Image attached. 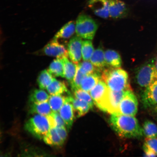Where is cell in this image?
<instances>
[{"label":"cell","instance_id":"obj_1","mask_svg":"<svg viewBox=\"0 0 157 157\" xmlns=\"http://www.w3.org/2000/svg\"><path fill=\"white\" fill-rule=\"evenodd\" d=\"M109 121L112 127L120 136L140 138L143 136L142 128L134 117L113 114H111Z\"/></svg>","mask_w":157,"mask_h":157},{"label":"cell","instance_id":"obj_2","mask_svg":"<svg viewBox=\"0 0 157 157\" xmlns=\"http://www.w3.org/2000/svg\"><path fill=\"white\" fill-rule=\"evenodd\" d=\"M101 79L115 91H132L127 72L120 68L107 67L102 72Z\"/></svg>","mask_w":157,"mask_h":157},{"label":"cell","instance_id":"obj_3","mask_svg":"<svg viewBox=\"0 0 157 157\" xmlns=\"http://www.w3.org/2000/svg\"><path fill=\"white\" fill-rule=\"evenodd\" d=\"M135 79L137 85L145 89L157 80L155 59H151L137 68Z\"/></svg>","mask_w":157,"mask_h":157},{"label":"cell","instance_id":"obj_4","mask_svg":"<svg viewBox=\"0 0 157 157\" xmlns=\"http://www.w3.org/2000/svg\"><path fill=\"white\" fill-rule=\"evenodd\" d=\"M25 127L33 136L41 139H44L51 126L48 117L37 114L27 121Z\"/></svg>","mask_w":157,"mask_h":157},{"label":"cell","instance_id":"obj_5","mask_svg":"<svg viewBox=\"0 0 157 157\" xmlns=\"http://www.w3.org/2000/svg\"><path fill=\"white\" fill-rule=\"evenodd\" d=\"M98 25L91 17L86 15H80L76 20L75 32L77 36L85 40H92L98 29Z\"/></svg>","mask_w":157,"mask_h":157},{"label":"cell","instance_id":"obj_6","mask_svg":"<svg viewBox=\"0 0 157 157\" xmlns=\"http://www.w3.org/2000/svg\"><path fill=\"white\" fill-rule=\"evenodd\" d=\"M138 101L132 91H125L117 114L134 117L138 110Z\"/></svg>","mask_w":157,"mask_h":157},{"label":"cell","instance_id":"obj_7","mask_svg":"<svg viewBox=\"0 0 157 157\" xmlns=\"http://www.w3.org/2000/svg\"><path fill=\"white\" fill-rule=\"evenodd\" d=\"M125 91H115L109 89L102 111L111 114H117L120 104Z\"/></svg>","mask_w":157,"mask_h":157},{"label":"cell","instance_id":"obj_8","mask_svg":"<svg viewBox=\"0 0 157 157\" xmlns=\"http://www.w3.org/2000/svg\"><path fill=\"white\" fill-rule=\"evenodd\" d=\"M82 38L76 35L70 39L68 44L67 51L69 58L75 63H79L82 58Z\"/></svg>","mask_w":157,"mask_h":157},{"label":"cell","instance_id":"obj_9","mask_svg":"<svg viewBox=\"0 0 157 157\" xmlns=\"http://www.w3.org/2000/svg\"><path fill=\"white\" fill-rule=\"evenodd\" d=\"M109 90L106 84L101 79L89 92L94 104L99 109L105 101Z\"/></svg>","mask_w":157,"mask_h":157},{"label":"cell","instance_id":"obj_10","mask_svg":"<svg viewBox=\"0 0 157 157\" xmlns=\"http://www.w3.org/2000/svg\"><path fill=\"white\" fill-rule=\"evenodd\" d=\"M87 4L98 17L104 19L109 17V0H88Z\"/></svg>","mask_w":157,"mask_h":157},{"label":"cell","instance_id":"obj_11","mask_svg":"<svg viewBox=\"0 0 157 157\" xmlns=\"http://www.w3.org/2000/svg\"><path fill=\"white\" fill-rule=\"evenodd\" d=\"M43 52L46 56L56 57V58L68 56L67 50L64 45L54 39L44 46Z\"/></svg>","mask_w":157,"mask_h":157},{"label":"cell","instance_id":"obj_12","mask_svg":"<svg viewBox=\"0 0 157 157\" xmlns=\"http://www.w3.org/2000/svg\"><path fill=\"white\" fill-rule=\"evenodd\" d=\"M109 16L113 19L124 17L128 13V8L124 2L121 0H109Z\"/></svg>","mask_w":157,"mask_h":157},{"label":"cell","instance_id":"obj_13","mask_svg":"<svg viewBox=\"0 0 157 157\" xmlns=\"http://www.w3.org/2000/svg\"><path fill=\"white\" fill-rule=\"evenodd\" d=\"M142 99L145 107L157 106V80L145 89Z\"/></svg>","mask_w":157,"mask_h":157},{"label":"cell","instance_id":"obj_14","mask_svg":"<svg viewBox=\"0 0 157 157\" xmlns=\"http://www.w3.org/2000/svg\"><path fill=\"white\" fill-rule=\"evenodd\" d=\"M60 116L65 123L68 131L71 128L75 118L74 110L72 104L67 101L59 111Z\"/></svg>","mask_w":157,"mask_h":157},{"label":"cell","instance_id":"obj_15","mask_svg":"<svg viewBox=\"0 0 157 157\" xmlns=\"http://www.w3.org/2000/svg\"><path fill=\"white\" fill-rule=\"evenodd\" d=\"M70 102L73 105L75 118L83 116L91 109V106L86 101L72 96L70 97Z\"/></svg>","mask_w":157,"mask_h":157},{"label":"cell","instance_id":"obj_16","mask_svg":"<svg viewBox=\"0 0 157 157\" xmlns=\"http://www.w3.org/2000/svg\"><path fill=\"white\" fill-rule=\"evenodd\" d=\"M105 52L101 47H99L94 50L90 59V61L99 72L109 67L105 62Z\"/></svg>","mask_w":157,"mask_h":157},{"label":"cell","instance_id":"obj_17","mask_svg":"<svg viewBox=\"0 0 157 157\" xmlns=\"http://www.w3.org/2000/svg\"><path fill=\"white\" fill-rule=\"evenodd\" d=\"M68 56L63 57L64 64V78L67 80L70 84L73 82L77 69V64L75 63L70 60Z\"/></svg>","mask_w":157,"mask_h":157},{"label":"cell","instance_id":"obj_18","mask_svg":"<svg viewBox=\"0 0 157 157\" xmlns=\"http://www.w3.org/2000/svg\"><path fill=\"white\" fill-rule=\"evenodd\" d=\"M101 79V76L98 72L87 75L82 80L80 88L89 92Z\"/></svg>","mask_w":157,"mask_h":157},{"label":"cell","instance_id":"obj_19","mask_svg":"<svg viewBox=\"0 0 157 157\" xmlns=\"http://www.w3.org/2000/svg\"><path fill=\"white\" fill-rule=\"evenodd\" d=\"M106 63L109 67L120 68L122 65V60L120 55L116 51L107 50L105 52Z\"/></svg>","mask_w":157,"mask_h":157},{"label":"cell","instance_id":"obj_20","mask_svg":"<svg viewBox=\"0 0 157 157\" xmlns=\"http://www.w3.org/2000/svg\"><path fill=\"white\" fill-rule=\"evenodd\" d=\"M29 113L38 114L48 116L53 112L48 101L39 103H30L29 108Z\"/></svg>","mask_w":157,"mask_h":157},{"label":"cell","instance_id":"obj_21","mask_svg":"<svg viewBox=\"0 0 157 157\" xmlns=\"http://www.w3.org/2000/svg\"><path fill=\"white\" fill-rule=\"evenodd\" d=\"M43 140L46 144L51 146H61L64 143L57 132L56 128L54 127H51Z\"/></svg>","mask_w":157,"mask_h":157},{"label":"cell","instance_id":"obj_22","mask_svg":"<svg viewBox=\"0 0 157 157\" xmlns=\"http://www.w3.org/2000/svg\"><path fill=\"white\" fill-rule=\"evenodd\" d=\"M76 30L75 25L74 21H69L59 30L54 37V39H66L70 38Z\"/></svg>","mask_w":157,"mask_h":157},{"label":"cell","instance_id":"obj_23","mask_svg":"<svg viewBox=\"0 0 157 157\" xmlns=\"http://www.w3.org/2000/svg\"><path fill=\"white\" fill-rule=\"evenodd\" d=\"M47 90L51 95H61L69 93L64 82L59 81L55 78L47 87Z\"/></svg>","mask_w":157,"mask_h":157},{"label":"cell","instance_id":"obj_24","mask_svg":"<svg viewBox=\"0 0 157 157\" xmlns=\"http://www.w3.org/2000/svg\"><path fill=\"white\" fill-rule=\"evenodd\" d=\"M63 95H53L50 96L48 101L53 112H59L64 104L68 101V97L70 95L64 96Z\"/></svg>","mask_w":157,"mask_h":157},{"label":"cell","instance_id":"obj_25","mask_svg":"<svg viewBox=\"0 0 157 157\" xmlns=\"http://www.w3.org/2000/svg\"><path fill=\"white\" fill-rule=\"evenodd\" d=\"M48 70L53 76L64 78V64L63 57L57 58L53 61L49 66Z\"/></svg>","mask_w":157,"mask_h":157},{"label":"cell","instance_id":"obj_26","mask_svg":"<svg viewBox=\"0 0 157 157\" xmlns=\"http://www.w3.org/2000/svg\"><path fill=\"white\" fill-rule=\"evenodd\" d=\"M54 78L48 70H43L39 74L37 79V82L39 88L41 89H47L52 83Z\"/></svg>","mask_w":157,"mask_h":157},{"label":"cell","instance_id":"obj_27","mask_svg":"<svg viewBox=\"0 0 157 157\" xmlns=\"http://www.w3.org/2000/svg\"><path fill=\"white\" fill-rule=\"evenodd\" d=\"M143 149L147 156H157V138L146 137L143 146Z\"/></svg>","mask_w":157,"mask_h":157},{"label":"cell","instance_id":"obj_28","mask_svg":"<svg viewBox=\"0 0 157 157\" xmlns=\"http://www.w3.org/2000/svg\"><path fill=\"white\" fill-rule=\"evenodd\" d=\"M50 96L42 89H35L32 92L29 96L30 103H39L48 101Z\"/></svg>","mask_w":157,"mask_h":157},{"label":"cell","instance_id":"obj_29","mask_svg":"<svg viewBox=\"0 0 157 157\" xmlns=\"http://www.w3.org/2000/svg\"><path fill=\"white\" fill-rule=\"evenodd\" d=\"M142 129L143 135L147 138H157V127L151 121H145Z\"/></svg>","mask_w":157,"mask_h":157},{"label":"cell","instance_id":"obj_30","mask_svg":"<svg viewBox=\"0 0 157 157\" xmlns=\"http://www.w3.org/2000/svg\"><path fill=\"white\" fill-rule=\"evenodd\" d=\"M94 50L91 40L83 41L82 46V57L83 60L90 61Z\"/></svg>","mask_w":157,"mask_h":157},{"label":"cell","instance_id":"obj_31","mask_svg":"<svg viewBox=\"0 0 157 157\" xmlns=\"http://www.w3.org/2000/svg\"><path fill=\"white\" fill-rule=\"evenodd\" d=\"M77 65L78 68L85 75L99 72L90 61L83 60Z\"/></svg>","mask_w":157,"mask_h":157},{"label":"cell","instance_id":"obj_32","mask_svg":"<svg viewBox=\"0 0 157 157\" xmlns=\"http://www.w3.org/2000/svg\"><path fill=\"white\" fill-rule=\"evenodd\" d=\"M73 91L75 97L86 101L89 104L91 109L93 108L94 102L89 92L84 91L80 88L75 90Z\"/></svg>","mask_w":157,"mask_h":157},{"label":"cell","instance_id":"obj_33","mask_svg":"<svg viewBox=\"0 0 157 157\" xmlns=\"http://www.w3.org/2000/svg\"><path fill=\"white\" fill-rule=\"evenodd\" d=\"M48 117L50 124L51 127H66L65 123L58 112H53Z\"/></svg>","mask_w":157,"mask_h":157},{"label":"cell","instance_id":"obj_34","mask_svg":"<svg viewBox=\"0 0 157 157\" xmlns=\"http://www.w3.org/2000/svg\"><path fill=\"white\" fill-rule=\"evenodd\" d=\"M86 75L78 68L77 65V69L74 81L71 84V87L72 91H74L75 90L80 88V84L83 78Z\"/></svg>","mask_w":157,"mask_h":157},{"label":"cell","instance_id":"obj_35","mask_svg":"<svg viewBox=\"0 0 157 157\" xmlns=\"http://www.w3.org/2000/svg\"><path fill=\"white\" fill-rule=\"evenodd\" d=\"M66 127H56V128L57 132L58 133L59 136L63 140L64 142L66 140L67 137V132Z\"/></svg>","mask_w":157,"mask_h":157},{"label":"cell","instance_id":"obj_36","mask_svg":"<svg viewBox=\"0 0 157 157\" xmlns=\"http://www.w3.org/2000/svg\"><path fill=\"white\" fill-rule=\"evenodd\" d=\"M155 64L156 67L157 71V56L156 57V58H155Z\"/></svg>","mask_w":157,"mask_h":157},{"label":"cell","instance_id":"obj_37","mask_svg":"<svg viewBox=\"0 0 157 157\" xmlns=\"http://www.w3.org/2000/svg\"></svg>","mask_w":157,"mask_h":157}]
</instances>
